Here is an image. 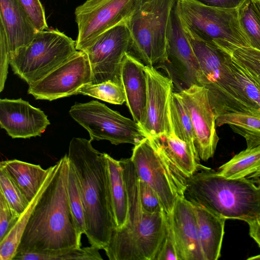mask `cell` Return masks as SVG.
<instances>
[{
	"instance_id": "22",
	"label": "cell",
	"mask_w": 260,
	"mask_h": 260,
	"mask_svg": "<svg viewBox=\"0 0 260 260\" xmlns=\"http://www.w3.org/2000/svg\"><path fill=\"white\" fill-rule=\"evenodd\" d=\"M223 61L225 74L234 92L249 109L260 113V81L226 51Z\"/></svg>"
},
{
	"instance_id": "10",
	"label": "cell",
	"mask_w": 260,
	"mask_h": 260,
	"mask_svg": "<svg viewBox=\"0 0 260 260\" xmlns=\"http://www.w3.org/2000/svg\"><path fill=\"white\" fill-rule=\"evenodd\" d=\"M69 114L88 132L91 141L107 140L112 144L134 145L147 137L134 120L125 117L98 101L76 103Z\"/></svg>"
},
{
	"instance_id": "9",
	"label": "cell",
	"mask_w": 260,
	"mask_h": 260,
	"mask_svg": "<svg viewBox=\"0 0 260 260\" xmlns=\"http://www.w3.org/2000/svg\"><path fill=\"white\" fill-rule=\"evenodd\" d=\"M186 34L200 65L198 85L207 89L215 118L229 112L257 113L245 106L230 86L223 61L225 51L215 44L193 39Z\"/></svg>"
},
{
	"instance_id": "44",
	"label": "cell",
	"mask_w": 260,
	"mask_h": 260,
	"mask_svg": "<svg viewBox=\"0 0 260 260\" xmlns=\"http://www.w3.org/2000/svg\"><path fill=\"white\" fill-rule=\"evenodd\" d=\"M247 259H249V260L250 259H251V260L260 259V254L255 255L253 256H251V257L247 258Z\"/></svg>"
},
{
	"instance_id": "23",
	"label": "cell",
	"mask_w": 260,
	"mask_h": 260,
	"mask_svg": "<svg viewBox=\"0 0 260 260\" xmlns=\"http://www.w3.org/2000/svg\"><path fill=\"white\" fill-rule=\"evenodd\" d=\"M192 205L204 259L217 260L220 256L226 219L202 206Z\"/></svg>"
},
{
	"instance_id": "36",
	"label": "cell",
	"mask_w": 260,
	"mask_h": 260,
	"mask_svg": "<svg viewBox=\"0 0 260 260\" xmlns=\"http://www.w3.org/2000/svg\"><path fill=\"white\" fill-rule=\"evenodd\" d=\"M20 215L13 210L0 191V241H2L18 220Z\"/></svg>"
},
{
	"instance_id": "45",
	"label": "cell",
	"mask_w": 260,
	"mask_h": 260,
	"mask_svg": "<svg viewBox=\"0 0 260 260\" xmlns=\"http://www.w3.org/2000/svg\"><path fill=\"white\" fill-rule=\"evenodd\" d=\"M258 9L260 11V0H254Z\"/></svg>"
},
{
	"instance_id": "12",
	"label": "cell",
	"mask_w": 260,
	"mask_h": 260,
	"mask_svg": "<svg viewBox=\"0 0 260 260\" xmlns=\"http://www.w3.org/2000/svg\"><path fill=\"white\" fill-rule=\"evenodd\" d=\"M135 0H86L75 11L78 51H84L102 33L126 20Z\"/></svg>"
},
{
	"instance_id": "41",
	"label": "cell",
	"mask_w": 260,
	"mask_h": 260,
	"mask_svg": "<svg viewBox=\"0 0 260 260\" xmlns=\"http://www.w3.org/2000/svg\"><path fill=\"white\" fill-rule=\"evenodd\" d=\"M201 4L219 8H238L245 0H192Z\"/></svg>"
},
{
	"instance_id": "5",
	"label": "cell",
	"mask_w": 260,
	"mask_h": 260,
	"mask_svg": "<svg viewBox=\"0 0 260 260\" xmlns=\"http://www.w3.org/2000/svg\"><path fill=\"white\" fill-rule=\"evenodd\" d=\"M178 0H135L126 20L131 48L145 65L169 63L167 52L171 12Z\"/></svg>"
},
{
	"instance_id": "26",
	"label": "cell",
	"mask_w": 260,
	"mask_h": 260,
	"mask_svg": "<svg viewBox=\"0 0 260 260\" xmlns=\"http://www.w3.org/2000/svg\"><path fill=\"white\" fill-rule=\"evenodd\" d=\"M217 127L226 124L245 139L247 148L260 145V113L229 112L215 118Z\"/></svg>"
},
{
	"instance_id": "2",
	"label": "cell",
	"mask_w": 260,
	"mask_h": 260,
	"mask_svg": "<svg viewBox=\"0 0 260 260\" xmlns=\"http://www.w3.org/2000/svg\"><path fill=\"white\" fill-rule=\"evenodd\" d=\"M91 142L82 138H72L68 156L80 184L84 210L85 234L91 246L104 250L115 225L106 153L95 149Z\"/></svg>"
},
{
	"instance_id": "7",
	"label": "cell",
	"mask_w": 260,
	"mask_h": 260,
	"mask_svg": "<svg viewBox=\"0 0 260 260\" xmlns=\"http://www.w3.org/2000/svg\"><path fill=\"white\" fill-rule=\"evenodd\" d=\"M78 50L76 41L57 29L39 31L10 58L14 73L28 85L42 79Z\"/></svg>"
},
{
	"instance_id": "15",
	"label": "cell",
	"mask_w": 260,
	"mask_h": 260,
	"mask_svg": "<svg viewBox=\"0 0 260 260\" xmlns=\"http://www.w3.org/2000/svg\"><path fill=\"white\" fill-rule=\"evenodd\" d=\"M147 93L146 117L142 128L147 137L156 138L173 132L170 101L173 81L154 66L145 65Z\"/></svg>"
},
{
	"instance_id": "8",
	"label": "cell",
	"mask_w": 260,
	"mask_h": 260,
	"mask_svg": "<svg viewBox=\"0 0 260 260\" xmlns=\"http://www.w3.org/2000/svg\"><path fill=\"white\" fill-rule=\"evenodd\" d=\"M131 159L139 179L155 192L164 212L171 214L177 198L184 197L187 177L148 137L134 145Z\"/></svg>"
},
{
	"instance_id": "28",
	"label": "cell",
	"mask_w": 260,
	"mask_h": 260,
	"mask_svg": "<svg viewBox=\"0 0 260 260\" xmlns=\"http://www.w3.org/2000/svg\"><path fill=\"white\" fill-rule=\"evenodd\" d=\"M56 167V165L55 164L54 169L46 179L38 193L20 215L18 220L7 236L2 241H0L1 260H13L15 256L23 232L31 214L43 192L50 183Z\"/></svg>"
},
{
	"instance_id": "4",
	"label": "cell",
	"mask_w": 260,
	"mask_h": 260,
	"mask_svg": "<svg viewBox=\"0 0 260 260\" xmlns=\"http://www.w3.org/2000/svg\"><path fill=\"white\" fill-rule=\"evenodd\" d=\"M184 198L227 219L246 221L260 215V179L225 177L211 169L187 179Z\"/></svg>"
},
{
	"instance_id": "11",
	"label": "cell",
	"mask_w": 260,
	"mask_h": 260,
	"mask_svg": "<svg viewBox=\"0 0 260 260\" xmlns=\"http://www.w3.org/2000/svg\"><path fill=\"white\" fill-rule=\"evenodd\" d=\"M131 48L129 32L124 21L101 34L83 52L87 55L92 71L90 83L112 80L120 82L122 59Z\"/></svg>"
},
{
	"instance_id": "25",
	"label": "cell",
	"mask_w": 260,
	"mask_h": 260,
	"mask_svg": "<svg viewBox=\"0 0 260 260\" xmlns=\"http://www.w3.org/2000/svg\"><path fill=\"white\" fill-rule=\"evenodd\" d=\"M105 155L115 228H120L126 223L128 213L126 184L119 160L107 153Z\"/></svg>"
},
{
	"instance_id": "19",
	"label": "cell",
	"mask_w": 260,
	"mask_h": 260,
	"mask_svg": "<svg viewBox=\"0 0 260 260\" xmlns=\"http://www.w3.org/2000/svg\"><path fill=\"white\" fill-rule=\"evenodd\" d=\"M145 64L129 52L120 67L119 78L125 95V102L135 121L141 128L146 117L147 86Z\"/></svg>"
},
{
	"instance_id": "29",
	"label": "cell",
	"mask_w": 260,
	"mask_h": 260,
	"mask_svg": "<svg viewBox=\"0 0 260 260\" xmlns=\"http://www.w3.org/2000/svg\"><path fill=\"white\" fill-rule=\"evenodd\" d=\"M170 110L175 135L196 150L192 123L187 109L178 92L172 93L170 101Z\"/></svg>"
},
{
	"instance_id": "30",
	"label": "cell",
	"mask_w": 260,
	"mask_h": 260,
	"mask_svg": "<svg viewBox=\"0 0 260 260\" xmlns=\"http://www.w3.org/2000/svg\"><path fill=\"white\" fill-rule=\"evenodd\" d=\"M100 249L92 246L15 255L13 260H102Z\"/></svg>"
},
{
	"instance_id": "27",
	"label": "cell",
	"mask_w": 260,
	"mask_h": 260,
	"mask_svg": "<svg viewBox=\"0 0 260 260\" xmlns=\"http://www.w3.org/2000/svg\"><path fill=\"white\" fill-rule=\"evenodd\" d=\"M220 175L233 179L260 178V145L246 148L235 155L218 170Z\"/></svg>"
},
{
	"instance_id": "20",
	"label": "cell",
	"mask_w": 260,
	"mask_h": 260,
	"mask_svg": "<svg viewBox=\"0 0 260 260\" xmlns=\"http://www.w3.org/2000/svg\"><path fill=\"white\" fill-rule=\"evenodd\" d=\"M0 26L6 37L10 58L39 31L17 0H0Z\"/></svg>"
},
{
	"instance_id": "33",
	"label": "cell",
	"mask_w": 260,
	"mask_h": 260,
	"mask_svg": "<svg viewBox=\"0 0 260 260\" xmlns=\"http://www.w3.org/2000/svg\"><path fill=\"white\" fill-rule=\"evenodd\" d=\"M68 192L71 209L78 232L81 235L85 234L86 226L84 210L80 184L75 170L70 162L68 179Z\"/></svg>"
},
{
	"instance_id": "3",
	"label": "cell",
	"mask_w": 260,
	"mask_h": 260,
	"mask_svg": "<svg viewBox=\"0 0 260 260\" xmlns=\"http://www.w3.org/2000/svg\"><path fill=\"white\" fill-rule=\"evenodd\" d=\"M128 196L125 224L115 228L104 249L110 260H155L167 230V214L150 213L143 207L139 179L131 158L119 160Z\"/></svg>"
},
{
	"instance_id": "16",
	"label": "cell",
	"mask_w": 260,
	"mask_h": 260,
	"mask_svg": "<svg viewBox=\"0 0 260 260\" xmlns=\"http://www.w3.org/2000/svg\"><path fill=\"white\" fill-rule=\"evenodd\" d=\"M50 124L42 110L21 98L0 100V126L13 139L41 137Z\"/></svg>"
},
{
	"instance_id": "24",
	"label": "cell",
	"mask_w": 260,
	"mask_h": 260,
	"mask_svg": "<svg viewBox=\"0 0 260 260\" xmlns=\"http://www.w3.org/2000/svg\"><path fill=\"white\" fill-rule=\"evenodd\" d=\"M0 167L4 169L30 203L54 169L55 165L44 169L39 165L12 159L2 161Z\"/></svg>"
},
{
	"instance_id": "34",
	"label": "cell",
	"mask_w": 260,
	"mask_h": 260,
	"mask_svg": "<svg viewBox=\"0 0 260 260\" xmlns=\"http://www.w3.org/2000/svg\"><path fill=\"white\" fill-rule=\"evenodd\" d=\"M0 191L3 193L11 208L20 215L29 204L14 181L1 167Z\"/></svg>"
},
{
	"instance_id": "32",
	"label": "cell",
	"mask_w": 260,
	"mask_h": 260,
	"mask_svg": "<svg viewBox=\"0 0 260 260\" xmlns=\"http://www.w3.org/2000/svg\"><path fill=\"white\" fill-rule=\"evenodd\" d=\"M76 94L88 95L115 105H122L125 102L121 83L112 80L99 84H86L77 90Z\"/></svg>"
},
{
	"instance_id": "6",
	"label": "cell",
	"mask_w": 260,
	"mask_h": 260,
	"mask_svg": "<svg viewBox=\"0 0 260 260\" xmlns=\"http://www.w3.org/2000/svg\"><path fill=\"white\" fill-rule=\"evenodd\" d=\"M176 7L186 32L193 39L221 49L230 44L250 47L240 23L238 8L212 7L192 0H178Z\"/></svg>"
},
{
	"instance_id": "18",
	"label": "cell",
	"mask_w": 260,
	"mask_h": 260,
	"mask_svg": "<svg viewBox=\"0 0 260 260\" xmlns=\"http://www.w3.org/2000/svg\"><path fill=\"white\" fill-rule=\"evenodd\" d=\"M170 215L179 260H205L192 204L179 197Z\"/></svg>"
},
{
	"instance_id": "14",
	"label": "cell",
	"mask_w": 260,
	"mask_h": 260,
	"mask_svg": "<svg viewBox=\"0 0 260 260\" xmlns=\"http://www.w3.org/2000/svg\"><path fill=\"white\" fill-rule=\"evenodd\" d=\"M190 116L195 136V146L200 159L207 161L215 153L219 141L215 116L207 88L194 84L178 92Z\"/></svg>"
},
{
	"instance_id": "31",
	"label": "cell",
	"mask_w": 260,
	"mask_h": 260,
	"mask_svg": "<svg viewBox=\"0 0 260 260\" xmlns=\"http://www.w3.org/2000/svg\"><path fill=\"white\" fill-rule=\"evenodd\" d=\"M238 15L250 47L260 51V11L254 1L245 0L238 7Z\"/></svg>"
},
{
	"instance_id": "17",
	"label": "cell",
	"mask_w": 260,
	"mask_h": 260,
	"mask_svg": "<svg viewBox=\"0 0 260 260\" xmlns=\"http://www.w3.org/2000/svg\"><path fill=\"white\" fill-rule=\"evenodd\" d=\"M176 4L170 16L167 52L169 63L187 87L194 84H198L200 68L179 17Z\"/></svg>"
},
{
	"instance_id": "1",
	"label": "cell",
	"mask_w": 260,
	"mask_h": 260,
	"mask_svg": "<svg viewBox=\"0 0 260 260\" xmlns=\"http://www.w3.org/2000/svg\"><path fill=\"white\" fill-rule=\"evenodd\" d=\"M56 165L50 183L31 214L16 255L81 247L82 235L69 200L68 154Z\"/></svg>"
},
{
	"instance_id": "40",
	"label": "cell",
	"mask_w": 260,
	"mask_h": 260,
	"mask_svg": "<svg viewBox=\"0 0 260 260\" xmlns=\"http://www.w3.org/2000/svg\"><path fill=\"white\" fill-rule=\"evenodd\" d=\"M1 73L0 91L4 88L7 79L8 65L10 64V55L6 37L3 28L0 26Z\"/></svg>"
},
{
	"instance_id": "42",
	"label": "cell",
	"mask_w": 260,
	"mask_h": 260,
	"mask_svg": "<svg viewBox=\"0 0 260 260\" xmlns=\"http://www.w3.org/2000/svg\"><path fill=\"white\" fill-rule=\"evenodd\" d=\"M249 227V235L260 247V215L247 222Z\"/></svg>"
},
{
	"instance_id": "38",
	"label": "cell",
	"mask_w": 260,
	"mask_h": 260,
	"mask_svg": "<svg viewBox=\"0 0 260 260\" xmlns=\"http://www.w3.org/2000/svg\"><path fill=\"white\" fill-rule=\"evenodd\" d=\"M139 189L141 204L146 211L155 213L164 211L158 196L147 183L139 179Z\"/></svg>"
},
{
	"instance_id": "21",
	"label": "cell",
	"mask_w": 260,
	"mask_h": 260,
	"mask_svg": "<svg viewBox=\"0 0 260 260\" xmlns=\"http://www.w3.org/2000/svg\"><path fill=\"white\" fill-rule=\"evenodd\" d=\"M148 138L152 145L187 178L199 170L210 169L202 165L197 150L178 138L174 132L158 137Z\"/></svg>"
},
{
	"instance_id": "35",
	"label": "cell",
	"mask_w": 260,
	"mask_h": 260,
	"mask_svg": "<svg viewBox=\"0 0 260 260\" xmlns=\"http://www.w3.org/2000/svg\"><path fill=\"white\" fill-rule=\"evenodd\" d=\"M155 260H179L170 214H167L166 235Z\"/></svg>"
},
{
	"instance_id": "39",
	"label": "cell",
	"mask_w": 260,
	"mask_h": 260,
	"mask_svg": "<svg viewBox=\"0 0 260 260\" xmlns=\"http://www.w3.org/2000/svg\"><path fill=\"white\" fill-rule=\"evenodd\" d=\"M228 52L234 60L246 68L260 81V63L243 53L235 45H232Z\"/></svg>"
},
{
	"instance_id": "43",
	"label": "cell",
	"mask_w": 260,
	"mask_h": 260,
	"mask_svg": "<svg viewBox=\"0 0 260 260\" xmlns=\"http://www.w3.org/2000/svg\"><path fill=\"white\" fill-rule=\"evenodd\" d=\"M243 53L260 63V51L251 47H238Z\"/></svg>"
},
{
	"instance_id": "13",
	"label": "cell",
	"mask_w": 260,
	"mask_h": 260,
	"mask_svg": "<svg viewBox=\"0 0 260 260\" xmlns=\"http://www.w3.org/2000/svg\"><path fill=\"white\" fill-rule=\"evenodd\" d=\"M91 81L88 56L84 52L77 51L42 79L29 85L27 92L37 100L51 101L76 95L81 86Z\"/></svg>"
},
{
	"instance_id": "37",
	"label": "cell",
	"mask_w": 260,
	"mask_h": 260,
	"mask_svg": "<svg viewBox=\"0 0 260 260\" xmlns=\"http://www.w3.org/2000/svg\"><path fill=\"white\" fill-rule=\"evenodd\" d=\"M38 31L48 29L44 9L40 0H17Z\"/></svg>"
}]
</instances>
